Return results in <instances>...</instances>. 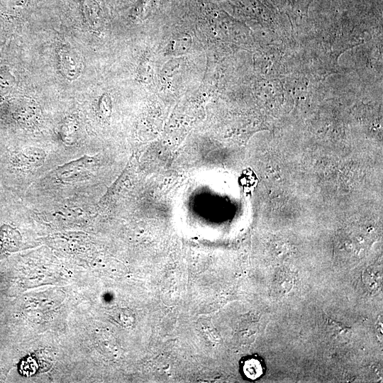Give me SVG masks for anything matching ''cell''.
I'll list each match as a JSON object with an SVG mask.
<instances>
[{"mask_svg": "<svg viewBox=\"0 0 383 383\" xmlns=\"http://www.w3.org/2000/svg\"><path fill=\"white\" fill-rule=\"evenodd\" d=\"M81 8L89 26L97 28L101 26V9L95 0H81Z\"/></svg>", "mask_w": 383, "mask_h": 383, "instance_id": "8992f818", "label": "cell"}, {"mask_svg": "<svg viewBox=\"0 0 383 383\" xmlns=\"http://www.w3.org/2000/svg\"><path fill=\"white\" fill-rule=\"evenodd\" d=\"M191 36L186 33L175 35L166 48L168 55H182L188 51L191 46Z\"/></svg>", "mask_w": 383, "mask_h": 383, "instance_id": "52a82bcc", "label": "cell"}, {"mask_svg": "<svg viewBox=\"0 0 383 383\" xmlns=\"http://www.w3.org/2000/svg\"><path fill=\"white\" fill-rule=\"evenodd\" d=\"M94 162V158L85 155L78 160L70 162L58 167L53 172L55 177L59 179H66L84 172Z\"/></svg>", "mask_w": 383, "mask_h": 383, "instance_id": "5b68a950", "label": "cell"}, {"mask_svg": "<svg viewBox=\"0 0 383 383\" xmlns=\"http://www.w3.org/2000/svg\"><path fill=\"white\" fill-rule=\"evenodd\" d=\"M59 67L65 77L74 80L81 74L83 62L74 50L64 47L59 52Z\"/></svg>", "mask_w": 383, "mask_h": 383, "instance_id": "6da1fadb", "label": "cell"}, {"mask_svg": "<svg viewBox=\"0 0 383 383\" xmlns=\"http://www.w3.org/2000/svg\"><path fill=\"white\" fill-rule=\"evenodd\" d=\"M99 110L100 113L104 116L106 117L109 115L111 107H110V99L107 95H104L99 101Z\"/></svg>", "mask_w": 383, "mask_h": 383, "instance_id": "ba28073f", "label": "cell"}, {"mask_svg": "<svg viewBox=\"0 0 383 383\" xmlns=\"http://www.w3.org/2000/svg\"><path fill=\"white\" fill-rule=\"evenodd\" d=\"M46 154L42 149L30 147L17 152L12 160L15 167L24 170H30L43 165Z\"/></svg>", "mask_w": 383, "mask_h": 383, "instance_id": "3957f363", "label": "cell"}, {"mask_svg": "<svg viewBox=\"0 0 383 383\" xmlns=\"http://www.w3.org/2000/svg\"><path fill=\"white\" fill-rule=\"evenodd\" d=\"M239 372L243 379L256 381L260 379L266 372V364L257 354L243 356L239 360Z\"/></svg>", "mask_w": 383, "mask_h": 383, "instance_id": "7a4b0ae2", "label": "cell"}, {"mask_svg": "<svg viewBox=\"0 0 383 383\" xmlns=\"http://www.w3.org/2000/svg\"><path fill=\"white\" fill-rule=\"evenodd\" d=\"M20 233L9 225L0 228V256L18 250L21 244Z\"/></svg>", "mask_w": 383, "mask_h": 383, "instance_id": "277c9868", "label": "cell"}]
</instances>
